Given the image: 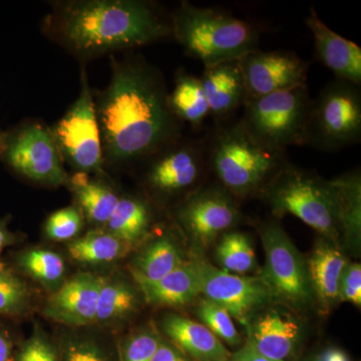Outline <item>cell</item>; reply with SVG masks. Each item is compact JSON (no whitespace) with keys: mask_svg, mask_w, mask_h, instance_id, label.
<instances>
[{"mask_svg":"<svg viewBox=\"0 0 361 361\" xmlns=\"http://www.w3.org/2000/svg\"><path fill=\"white\" fill-rule=\"evenodd\" d=\"M111 78L94 90V108L104 167L109 171L137 168L183 135V125L168 104L163 73L137 54L110 56Z\"/></svg>","mask_w":361,"mask_h":361,"instance_id":"6da1fadb","label":"cell"},{"mask_svg":"<svg viewBox=\"0 0 361 361\" xmlns=\"http://www.w3.org/2000/svg\"><path fill=\"white\" fill-rule=\"evenodd\" d=\"M42 35L85 65L171 37L170 13L151 0H54Z\"/></svg>","mask_w":361,"mask_h":361,"instance_id":"7a4b0ae2","label":"cell"},{"mask_svg":"<svg viewBox=\"0 0 361 361\" xmlns=\"http://www.w3.org/2000/svg\"><path fill=\"white\" fill-rule=\"evenodd\" d=\"M170 20L171 37L204 68L241 59L258 49L257 28L221 9L182 1Z\"/></svg>","mask_w":361,"mask_h":361,"instance_id":"3957f363","label":"cell"},{"mask_svg":"<svg viewBox=\"0 0 361 361\" xmlns=\"http://www.w3.org/2000/svg\"><path fill=\"white\" fill-rule=\"evenodd\" d=\"M209 171L236 199L259 195L288 163L286 151L259 142L242 123L219 126L208 137Z\"/></svg>","mask_w":361,"mask_h":361,"instance_id":"277c9868","label":"cell"},{"mask_svg":"<svg viewBox=\"0 0 361 361\" xmlns=\"http://www.w3.org/2000/svg\"><path fill=\"white\" fill-rule=\"evenodd\" d=\"M259 196L277 217L295 216L322 237L338 244V192L334 180L287 163Z\"/></svg>","mask_w":361,"mask_h":361,"instance_id":"5b68a950","label":"cell"},{"mask_svg":"<svg viewBox=\"0 0 361 361\" xmlns=\"http://www.w3.org/2000/svg\"><path fill=\"white\" fill-rule=\"evenodd\" d=\"M149 201L169 204L187 199L200 189L209 171L208 137H182L157 152L137 168Z\"/></svg>","mask_w":361,"mask_h":361,"instance_id":"8992f818","label":"cell"},{"mask_svg":"<svg viewBox=\"0 0 361 361\" xmlns=\"http://www.w3.org/2000/svg\"><path fill=\"white\" fill-rule=\"evenodd\" d=\"M312 104L307 85L249 99L240 123L268 148L286 151L305 146L306 130Z\"/></svg>","mask_w":361,"mask_h":361,"instance_id":"52a82bcc","label":"cell"},{"mask_svg":"<svg viewBox=\"0 0 361 361\" xmlns=\"http://www.w3.org/2000/svg\"><path fill=\"white\" fill-rule=\"evenodd\" d=\"M0 161L14 175L37 186H66L70 176L51 127L35 118L4 130Z\"/></svg>","mask_w":361,"mask_h":361,"instance_id":"ba28073f","label":"cell"},{"mask_svg":"<svg viewBox=\"0 0 361 361\" xmlns=\"http://www.w3.org/2000/svg\"><path fill=\"white\" fill-rule=\"evenodd\" d=\"M361 137L360 87L336 80L312 99L305 146L336 152L353 146Z\"/></svg>","mask_w":361,"mask_h":361,"instance_id":"9c48e42d","label":"cell"},{"mask_svg":"<svg viewBox=\"0 0 361 361\" xmlns=\"http://www.w3.org/2000/svg\"><path fill=\"white\" fill-rule=\"evenodd\" d=\"M80 82L77 99L51 129L63 160L73 173L99 174L106 172L103 145L94 108V90L85 65H80Z\"/></svg>","mask_w":361,"mask_h":361,"instance_id":"30bf717a","label":"cell"},{"mask_svg":"<svg viewBox=\"0 0 361 361\" xmlns=\"http://www.w3.org/2000/svg\"><path fill=\"white\" fill-rule=\"evenodd\" d=\"M258 230L265 251V265L259 277L273 300L292 310L310 308L316 298L302 254L275 221L261 224Z\"/></svg>","mask_w":361,"mask_h":361,"instance_id":"8fae6325","label":"cell"},{"mask_svg":"<svg viewBox=\"0 0 361 361\" xmlns=\"http://www.w3.org/2000/svg\"><path fill=\"white\" fill-rule=\"evenodd\" d=\"M176 222L195 245L206 248L240 221L236 198L218 185L201 187L174 208Z\"/></svg>","mask_w":361,"mask_h":361,"instance_id":"7c38bea8","label":"cell"},{"mask_svg":"<svg viewBox=\"0 0 361 361\" xmlns=\"http://www.w3.org/2000/svg\"><path fill=\"white\" fill-rule=\"evenodd\" d=\"M201 295L222 306L232 318L245 325L252 316L274 302L260 277L234 274L195 260Z\"/></svg>","mask_w":361,"mask_h":361,"instance_id":"4fadbf2b","label":"cell"},{"mask_svg":"<svg viewBox=\"0 0 361 361\" xmlns=\"http://www.w3.org/2000/svg\"><path fill=\"white\" fill-rule=\"evenodd\" d=\"M248 99L307 85L310 63L291 51H255L240 59Z\"/></svg>","mask_w":361,"mask_h":361,"instance_id":"5bb4252c","label":"cell"},{"mask_svg":"<svg viewBox=\"0 0 361 361\" xmlns=\"http://www.w3.org/2000/svg\"><path fill=\"white\" fill-rule=\"evenodd\" d=\"M103 281L104 276L89 271L68 278L61 288L47 297L42 315L68 329L94 325Z\"/></svg>","mask_w":361,"mask_h":361,"instance_id":"9a60e30c","label":"cell"},{"mask_svg":"<svg viewBox=\"0 0 361 361\" xmlns=\"http://www.w3.org/2000/svg\"><path fill=\"white\" fill-rule=\"evenodd\" d=\"M246 342L261 355L276 361L295 356L302 341L300 322L290 311L267 306L252 316L245 324Z\"/></svg>","mask_w":361,"mask_h":361,"instance_id":"2e32d148","label":"cell"},{"mask_svg":"<svg viewBox=\"0 0 361 361\" xmlns=\"http://www.w3.org/2000/svg\"><path fill=\"white\" fill-rule=\"evenodd\" d=\"M305 23L314 39L316 56L323 65L344 80L360 87L361 84V49L355 42L344 39L323 23L311 7Z\"/></svg>","mask_w":361,"mask_h":361,"instance_id":"e0dca14e","label":"cell"},{"mask_svg":"<svg viewBox=\"0 0 361 361\" xmlns=\"http://www.w3.org/2000/svg\"><path fill=\"white\" fill-rule=\"evenodd\" d=\"M199 78L210 108V116L220 125L248 101L240 59L206 66Z\"/></svg>","mask_w":361,"mask_h":361,"instance_id":"ac0fdd59","label":"cell"},{"mask_svg":"<svg viewBox=\"0 0 361 361\" xmlns=\"http://www.w3.org/2000/svg\"><path fill=\"white\" fill-rule=\"evenodd\" d=\"M66 187L92 229L106 226L122 193L106 171L99 174L71 173Z\"/></svg>","mask_w":361,"mask_h":361,"instance_id":"d6986e66","label":"cell"},{"mask_svg":"<svg viewBox=\"0 0 361 361\" xmlns=\"http://www.w3.org/2000/svg\"><path fill=\"white\" fill-rule=\"evenodd\" d=\"M142 301L144 297L139 286L122 273L104 276L94 325L103 331L115 334L139 312Z\"/></svg>","mask_w":361,"mask_h":361,"instance_id":"ffe728a7","label":"cell"},{"mask_svg":"<svg viewBox=\"0 0 361 361\" xmlns=\"http://www.w3.org/2000/svg\"><path fill=\"white\" fill-rule=\"evenodd\" d=\"M164 336L193 361H230L232 353L205 325L175 313L164 316Z\"/></svg>","mask_w":361,"mask_h":361,"instance_id":"44dd1931","label":"cell"},{"mask_svg":"<svg viewBox=\"0 0 361 361\" xmlns=\"http://www.w3.org/2000/svg\"><path fill=\"white\" fill-rule=\"evenodd\" d=\"M338 244L331 240H318L307 262L308 275L314 291L316 302L323 310H329L339 300V282L348 259L342 253Z\"/></svg>","mask_w":361,"mask_h":361,"instance_id":"7402d4cb","label":"cell"},{"mask_svg":"<svg viewBox=\"0 0 361 361\" xmlns=\"http://www.w3.org/2000/svg\"><path fill=\"white\" fill-rule=\"evenodd\" d=\"M154 204L139 195L121 193L115 211L103 228L134 248L149 238L155 223Z\"/></svg>","mask_w":361,"mask_h":361,"instance_id":"603a6c76","label":"cell"},{"mask_svg":"<svg viewBox=\"0 0 361 361\" xmlns=\"http://www.w3.org/2000/svg\"><path fill=\"white\" fill-rule=\"evenodd\" d=\"M145 302L158 307H180L201 295L195 261H185L177 269L156 282H135Z\"/></svg>","mask_w":361,"mask_h":361,"instance_id":"cb8c5ba5","label":"cell"},{"mask_svg":"<svg viewBox=\"0 0 361 361\" xmlns=\"http://www.w3.org/2000/svg\"><path fill=\"white\" fill-rule=\"evenodd\" d=\"M142 243L146 246L142 247L130 264L135 282L158 281L185 262L177 240L169 233L155 238L149 237Z\"/></svg>","mask_w":361,"mask_h":361,"instance_id":"d4e9b609","label":"cell"},{"mask_svg":"<svg viewBox=\"0 0 361 361\" xmlns=\"http://www.w3.org/2000/svg\"><path fill=\"white\" fill-rule=\"evenodd\" d=\"M101 329H66L54 336L61 361H118V339Z\"/></svg>","mask_w":361,"mask_h":361,"instance_id":"484cf974","label":"cell"},{"mask_svg":"<svg viewBox=\"0 0 361 361\" xmlns=\"http://www.w3.org/2000/svg\"><path fill=\"white\" fill-rule=\"evenodd\" d=\"M168 104L175 118L199 130L210 116V108L199 77L179 68L175 73V85L169 92Z\"/></svg>","mask_w":361,"mask_h":361,"instance_id":"4316f807","label":"cell"},{"mask_svg":"<svg viewBox=\"0 0 361 361\" xmlns=\"http://www.w3.org/2000/svg\"><path fill=\"white\" fill-rule=\"evenodd\" d=\"M132 247L103 228H90L85 234L66 243L68 256L82 266L113 264L125 258Z\"/></svg>","mask_w":361,"mask_h":361,"instance_id":"83f0119b","label":"cell"},{"mask_svg":"<svg viewBox=\"0 0 361 361\" xmlns=\"http://www.w3.org/2000/svg\"><path fill=\"white\" fill-rule=\"evenodd\" d=\"M13 261L16 272L30 278L49 294L61 288L68 279L65 259L51 249H23L14 254Z\"/></svg>","mask_w":361,"mask_h":361,"instance_id":"f1b7e54d","label":"cell"},{"mask_svg":"<svg viewBox=\"0 0 361 361\" xmlns=\"http://www.w3.org/2000/svg\"><path fill=\"white\" fill-rule=\"evenodd\" d=\"M338 192L341 239L360 244L361 221V178L360 170L334 178Z\"/></svg>","mask_w":361,"mask_h":361,"instance_id":"f546056e","label":"cell"},{"mask_svg":"<svg viewBox=\"0 0 361 361\" xmlns=\"http://www.w3.org/2000/svg\"><path fill=\"white\" fill-rule=\"evenodd\" d=\"M35 294L20 273L8 266L0 267V317L16 322L32 314Z\"/></svg>","mask_w":361,"mask_h":361,"instance_id":"4dcf8cb0","label":"cell"},{"mask_svg":"<svg viewBox=\"0 0 361 361\" xmlns=\"http://www.w3.org/2000/svg\"><path fill=\"white\" fill-rule=\"evenodd\" d=\"M216 258L222 270L244 275L257 267L250 239L243 233L228 231L221 236Z\"/></svg>","mask_w":361,"mask_h":361,"instance_id":"1f68e13d","label":"cell"},{"mask_svg":"<svg viewBox=\"0 0 361 361\" xmlns=\"http://www.w3.org/2000/svg\"><path fill=\"white\" fill-rule=\"evenodd\" d=\"M161 337L152 325L132 330L118 339V361H152Z\"/></svg>","mask_w":361,"mask_h":361,"instance_id":"d6a6232c","label":"cell"},{"mask_svg":"<svg viewBox=\"0 0 361 361\" xmlns=\"http://www.w3.org/2000/svg\"><path fill=\"white\" fill-rule=\"evenodd\" d=\"M85 223L82 211L75 204L49 214L44 223L45 238L52 242L73 241L84 231Z\"/></svg>","mask_w":361,"mask_h":361,"instance_id":"836d02e7","label":"cell"},{"mask_svg":"<svg viewBox=\"0 0 361 361\" xmlns=\"http://www.w3.org/2000/svg\"><path fill=\"white\" fill-rule=\"evenodd\" d=\"M196 312L207 329L221 341L233 348L242 343V337L233 322L232 316L222 306L203 298L199 301Z\"/></svg>","mask_w":361,"mask_h":361,"instance_id":"e575fe53","label":"cell"},{"mask_svg":"<svg viewBox=\"0 0 361 361\" xmlns=\"http://www.w3.org/2000/svg\"><path fill=\"white\" fill-rule=\"evenodd\" d=\"M14 361H61L56 338L35 325L30 337L20 341Z\"/></svg>","mask_w":361,"mask_h":361,"instance_id":"d590c367","label":"cell"},{"mask_svg":"<svg viewBox=\"0 0 361 361\" xmlns=\"http://www.w3.org/2000/svg\"><path fill=\"white\" fill-rule=\"evenodd\" d=\"M339 300L360 306L361 304V266L349 263L342 272L338 289Z\"/></svg>","mask_w":361,"mask_h":361,"instance_id":"8d00e7d4","label":"cell"},{"mask_svg":"<svg viewBox=\"0 0 361 361\" xmlns=\"http://www.w3.org/2000/svg\"><path fill=\"white\" fill-rule=\"evenodd\" d=\"M11 322L0 317V361L16 360V350L21 341Z\"/></svg>","mask_w":361,"mask_h":361,"instance_id":"74e56055","label":"cell"},{"mask_svg":"<svg viewBox=\"0 0 361 361\" xmlns=\"http://www.w3.org/2000/svg\"><path fill=\"white\" fill-rule=\"evenodd\" d=\"M152 361H193L172 342L161 336L160 343Z\"/></svg>","mask_w":361,"mask_h":361,"instance_id":"f35d334b","label":"cell"},{"mask_svg":"<svg viewBox=\"0 0 361 361\" xmlns=\"http://www.w3.org/2000/svg\"><path fill=\"white\" fill-rule=\"evenodd\" d=\"M9 222H11V216H6L0 219V267H4L6 265L2 260L4 251L7 247L14 245L20 240V237L16 233L9 229Z\"/></svg>","mask_w":361,"mask_h":361,"instance_id":"ab89813d","label":"cell"},{"mask_svg":"<svg viewBox=\"0 0 361 361\" xmlns=\"http://www.w3.org/2000/svg\"><path fill=\"white\" fill-rule=\"evenodd\" d=\"M230 361H276L270 360L258 353L248 342H245L236 353H232Z\"/></svg>","mask_w":361,"mask_h":361,"instance_id":"60d3db41","label":"cell"},{"mask_svg":"<svg viewBox=\"0 0 361 361\" xmlns=\"http://www.w3.org/2000/svg\"><path fill=\"white\" fill-rule=\"evenodd\" d=\"M317 357L319 361H350L345 353L336 348L327 349Z\"/></svg>","mask_w":361,"mask_h":361,"instance_id":"b9f144b4","label":"cell"},{"mask_svg":"<svg viewBox=\"0 0 361 361\" xmlns=\"http://www.w3.org/2000/svg\"><path fill=\"white\" fill-rule=\"evenodd\" d=\"M4 142V130H0V154H1L2 147Z\"/></svg>","mask_w":361,"mask_h":361,"instance_id":"7bdbcfd3","label":"cell"},{"mask_svg":"<svg viewBox=\"0 0 361 361\" xmlns=\"http://www.w3.org/2000/svg\"><path fill=\"white\" fill-rule=\"evenodd\" d=\"M310 361H319V360H318V357H315L313 358V360H311Z\"/></svg>","mask_w":361,"mask_h":361,"instance_id":"ee69618b","label":"cell"}]
</instances>
